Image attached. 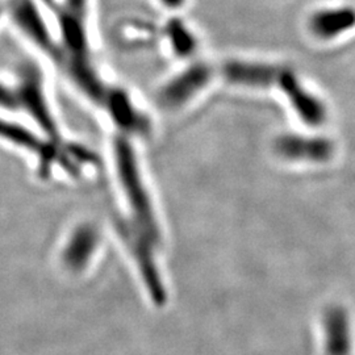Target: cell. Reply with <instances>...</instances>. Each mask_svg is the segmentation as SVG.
Returning a JSON list of instances; mask_svg holds the SVG:
<instances>
[{
    "label": "cell",
    "instance_id": "5",
    "mask_svg": "<svg viewBox=\"0 0 355 355\" xmlns=\"http://www.w3.org/2000/svg\"><path fill=\"white\" fill-rule=\"evenodd\" d=\"M111 129L146 141L153 135L154 123L149 111L141 105L136 96L124 87L111 86L101 108Z\"/></svg>",
    "mask_w": 355,
    "mask_h": 355
},
{
    "label": "cell",
    "instance_id": "6",
    "mask_svg": "<svg viewBox=\"0 0 355 355\" xmlns=\"http://www.w3.org/2000/svg\"><path fill=\"white\" fill-rule=\"evenodd\" d=\"M101 232L91 224H80L64 236L60 248V262L71 275L82 277L95 266L102 257Z\"/></svg>",
    "mask_w": 355,
    "mask_h": 355
},
{
    "label": "cell",
    "instance_id": "13",
    "mask_svg": "<svg viewBox=\"0 0 355 355\" xmlns=\"http://www.w3.org/2000/svg\"><path fill=\"white\" fill-rule=\"evenodd\" d=\"M0 111L8 114H19L16 89L13 82H3L0 80Z\"/></svg>",
    "mask_w": 355,
    "mask_h": 355
},
{
    "label": "cell",
    "instance_id": "7",
    "mask_svg": "<svg viewBox=\"0 0 355 355\" xmlns=\"http://www.w3.org/2000/svg\"><path fill=\"white\" fill-rule=\"evenodd\" d=\"M274 150L283 159L291 162L324 164L334 154V145L322 137L283 135L274 142Z\"/></svg>",
    "mask_w": 355,
    "mask_h": 355
},
{
    "label": "cell",
    "instance_id": "9",
    "mask_svg": "<svg viewBox=\"0 0 355 355\" xmlns=\"http://www.w3.org/2000/svg\"><path fill=\"white\" fill-rule=\"evenodd\" d=\"M280 89L286 94L291 107L302 121L311 127H318L328 119L325 104L302 86L297 78L290 71L283 70L278 80Z\"/></svg>",
    "mask_w": 355,
    "mask_h": 355
},
{
    "label": "cell",
    "instance_id": "3",
    "mask_svg": "<svg viewBox=\"0 0 355 355\" xmlns=\"http://www.w3.org/2000/svg\"><path fill=\"white\" fill-rule=\"evenodd\" d=\"M8 16L19 33L33 49L60 70L64 64L60 40L51 15L41 0H11Z\"/></svg>",
    "mask_w": 355,
    "mask_h": 355
},
{
    "label": "cell",
    "instance_id": "11",
    "mask_svg": "<svg viewBox=\"0 0 355 355\" xmlns=\"http://www.w3.org/2000/svg\"><path fill=\"white\" fill-rule=\"evenodd\" d=\"M324 337L327 355H350L352 353V328L347 315L341 308H330L324 321Z\"/></svg>",
    "mask_w": 355,
    "mask_h": 355
},
{
    "label": "cell",
    "instance_id": "14",
    "mask_svg": "<svg viewBox=\"0 0 355 355\" xmlns=\"http://www.w3.org/2000/svg\"><path fill=\"white\" fill-rule=\"evenodd\" d=\"M167 12L178 13L180 12L189 0H157Z\"/></svg>",
    "mask_w": 355,
    "mask_h": 355
},
{
    "label": "cell",
    "instance_id": "10",
    "mask_svg": "<svg viewBox=\"0 0 355 355\" xmlns=\"http://www.w3.org/2000/svg\"><path fill=\"white\" fill-rule=\"evenodd\" d=\"M168 53L186 64L196 60L199 53V38L191 26L177 15L171 16L161 31Z\"/></svg>",
    "mask_w": 355,
    "mask_h": 355
},
{
    "label": "cell",
    "instance_id": "15",
    "mask_svg": "<svg viewBox=\"0 0 355 355\" xmlns=\"http://www.w3.org/2000/svg\"><path fill=\"white\" fill-rule=\"evenodd\" d=\"M1 15H3V10L0 8V17H1Z\"/></svg>",
    "mask_w": 355,
    "mask_h": 355
},
{
    "label": "cell",
    "instance_id": "2",
    "mask_svg": "<svg viewBox=\"0 0 355 355\" xmlns=\"http://www.w3.org/2000/svg\"><path fill=\"white\" fill-rule=\"evenodd\" d=\"M13 85L19 107L17 114L26 119V124L57 145L70 146L74 144L64 136L61 121L51 102L46 78L37 64L26 61L20 64Z\"/></svg>",
    "mask_w": 355,
    "mask_h": 355
},
{
    "label": "cell",
    "instance_id": "4",
    "mask_svg": "<svg viewBox=\"0 0 355 355\" xmlns=\"http://www.w3.org/2000/svg\"><path fill=\"white\" fill-rule=\"evenodd\" d=\"M216 76L215 66L202 60L190 61L158 87L155 102L166 112H182L203 95Z\"/></svg>",
    "mask_w": 355,
    "mask_h": 355
},
{
    "label": "cell",
    "instance_id": "12",
    "mask_svg": "<svg viewBox=\"0 0 355 355\" xmlns=\"http://www.w3.org/2000/svg\"><path fill=\"white\" fill-rule=\"evenodd\" d=\"M311 32L321 40L338 37L355 26V10L350 7L322 10L311 16Z\"/></svg>",
    "mask_w": 355,
    "mask_h": 355
},
{
    "label": "cell",
    "instance_id": "8",
    "mask_svg": "<svg viewBox=\"0 0 355 355\" xmlns=\"http://www.w3.org/2000/svg\"><path fill=\"white\" fill-rule=\"evenodd\" d=\"M217 71L218 76L229 85L248 89H267L274 83H278L283 70L271 64L228 60L217 67Z\"/></svg>",
    "mask_w": 355,
    "mask_h": 355
},
{
    "label": "cell",
    "instance_id": "1",
    "mask_svg": "<svg viewBox=\"0 0 355 355\" xmlns=\"http://www.w3.org/2000/svg\"><path fill=\"white\" fill-rule=\"evenodd\" d=\"M145 141L121 132L108 140V174L116 236L146 299L154 306L168 300L166 278V234L150 170L141 145Z\"/></svg>",
    "mask_w": 355,
    "mask_h": 355
}]
</instances>
